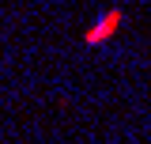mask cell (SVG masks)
<instances>
[{
  "label": "cell",
  "mask_w": 151,
  "mask_h": 144,
  "mask_svg": "<svg viewBox=\"0 0 151 144\" xmlns=\"http://www.w3.org/2000/svg\"><path fill=\"white\" fill-rule=\"evenodd\" d=\"M117 27H121V12L113 8V12H106V15L98 19L94 27H87V34H83V42H87V46H102V42H110V38L117 34Z\"/></svg>",
  "instance_id": "obj_1"
}]
</instances>
